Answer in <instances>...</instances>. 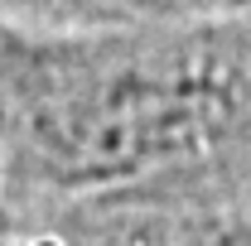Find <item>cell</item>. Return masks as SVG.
I'll list each match as a JSON object with an SVG mask.
<instances>
[{"label":"cell","mask_w":251,"mask_h":246,"mask_svg":"<svg viewBox=\"0 0 251 246\" xmlns=\"http://www.w3.org/2000/svg\"><path fill=\"white\" fill-rule=\"evenodd\" d=\"M251 145L247 29L0 25V174L92 198Z\"/></svg>","instance_id":"obj_1"},{"label":"cell","mask_w":251,"mask_h":246,"mask_svg":"<svg viewBox=\"0 0 251 246\" xmlns=\"http://www.w3.org/2000/svg\"><path fill=\"white\" fill-rule=\"evenodd\" d=\"M106 246H247L242 237H213L208 227H145V232H135V227H126V232H111Z\"/></svg>","instance_id":"obj_2"}]
</instances>
